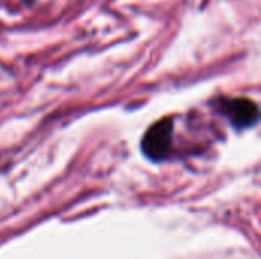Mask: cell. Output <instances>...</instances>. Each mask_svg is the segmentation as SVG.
Here are the masks:
<instances>
[{
    "instance_id": "7a4b0ae2",
    "label": "cell",
    "mask_w": 261,
    "mask_h": 259,
    "mask_svg": "<svg viewBox=\"0 0 261 259\" xmlns=\"http://www.w3.org/2000/svg\"><path fill=\"white\" fill-rule=\"evenodd\" d=\"M225 113L231 119V122L239 128H248L254 125L258 119V107L254 101L240 98L226 102Z\"/></svg>"
},
{
    "instance_id": "6da1fadb",
    "label": "cell",
    "mask_w": 261,
    "mask_h": 259,
    "mask_svg": "<svg viewBox=\"0 0 261 259\" xmlns=\"http://www.w3.org/2000/svg\"><path fill=\"white\" fill-rule=\"evenodd\" d=\"M173 124L170 119H162L154 124L142 139V151L151 160H162L167 157L171 145Z\"/></svg>"
}]
</instances>
